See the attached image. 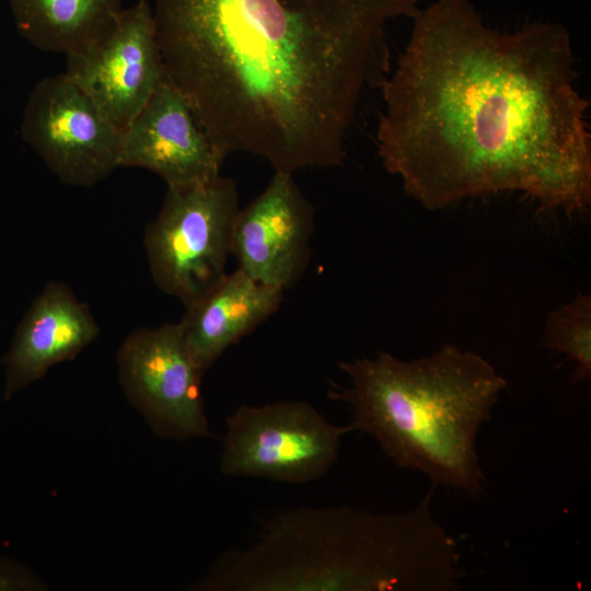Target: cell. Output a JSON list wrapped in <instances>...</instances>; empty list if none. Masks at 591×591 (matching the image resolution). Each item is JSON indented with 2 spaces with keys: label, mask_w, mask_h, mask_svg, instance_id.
<instances>
[{
  "label": "cell",
  "mask_w": 591,
  "mask_h": 591,
  "mask_svg": "<svg viewBox=\"0 0 591 591\" xmlns=\"http://www.w3.org/2000/svg\"><path fill=\"white\" fill-rule=\"evenodd\" d=\"M543 345L575 363L573 380L591 373V297L581 294L553 310L545 321Z\"/></svg>",
  "instance_id": "9a60e30c"
},
{
  "label": "cell",
  "mask_w": 591,
  "mask_h": 591,
  "mask_svg": "<svg viewBox=\"0 0 591 591\" xmlns=\"http://www.w3.org/2000/svg\"><path fill=\"white\" fill-rule=\"evenodd\" d=\"M223 161L166 76L121 131L119 165L146 169L167 187L206 183L220 175Z\"/></svg>",
  "instance_id": "8fae6325"
},
{
  "label": "cell",
  "mask_w": 591,
  "mask_h": 591,
  "mask_svg": "<svg viewBox=\"0 0 591 591\" xmlns=\"http://www.w3.org/2000/svg\"><path fill=\"white\" fill-rule=\"evenodd\" d=\"M302 506L266 521L258 538L222 553L194 591H453L454 538L432 515Z\"/></svg>",
  "instance_id": "3957f363"
},
{
  "label": "cell",
  "mask_w": 591,
  "mask_h": 591,
  "mask_svg": "<svg viewBox=\"0 0 591 591\" xmlns=\"http://www.w3.org/2000/svg\"><path fill=\"white\" fill-rule=\"evenodd\" d=\"M350 425L331 422L305 401L241 405L225 420L220 471L225 476L304 484L336 463Z\"/></svg>",
  "instance_id": "8992f818"
},
{
  "label": "cell",
  "mask_w": 591,
  "mask_h": 591,
  "mask_svg": "<svg viewBox=\"0 0 591 591\" xmlns=\"http://www.w3.org/2000/svg\"><path fill=\"white\" fill-rule=\"evenodd\" d=\"M239 210L236 184L221 174L202 184L167 187L143 233L157 287L185 308L211 290L227 275Z\"/></svg>",
  "instance_id": "5b68a950"
},
{
  "label": "cell",
  "mask_w": 591,
  "mask_h": 591,
  "mask_svg": "<svg viewBox=\"0 0 591 591\" xmlns=\"http://www.w3.org/2000/svg\"><path fill=\"white\" fill-rule=\"evenodd\" d=\"M380 90L384 169L425 208L520 192L543 210L591 200L588 100L560 23L488 27L470 0H436L412 18Z\"/></svg>",
  "instance_id": "6da1fadb"
},
{
  "label": "cell",
  "mask_w": 591,
  "mask_h": 591,
  "mask_svg": "<svg viewBox=\"0 0 591 591\" xmlns=\"http://www.w3.org/2000/svg\"><path fill=\"white\" fill-rule=\"evenodd\" d=\"M18 32L43 51L83 54L114 25L121 0H8Z\"/></svg>",
  "instance_id": "5bb4252c"
},
{
  "label": "cell",
  "mask_w": 591,
  "mask_h": 591,
  "mask_svg": "<svg viewBox=\"0 0 591 591\" xmlns=\"http://www.w3.org/2000/svg\"><path fill=\"white\" fill-rule=\"evenodd\" d=\"M20 134L67 185L91 187L120 167L121 130L66 72L35 83Z\"/></svg>",
  "instance_id": "52a82bcc"
},
{
  "label": "cell",
  "mask_w": 591,
  "mask_h": 591,
  "mask_svg": "<svg viewBox=\"0 0 591 591\" xmlns=\"http://www.w3.org/2000/svg\"><path fill=\"white\" fill-rule=\"evenodd\" d=\"M66 73L123 131L165 76L150 3L123 9L101 39L67 58Z\"/></svg>",
  "instance_id": "9c48e42d"
},
{
  "label": "cell",
  "mask_w": 591,
  "mask_h": 591,
  "mask_svg": "<svg viewBox=\"0 0 591 591\" xmlns=\"http://www.w3.org/2000/svg\"><path fill=\"white\" fill-rule=\"evenodd\" d=\"M99 334L91 310L71 288L48 282L25 312L2 359L4 399L40 380L54 366L76 359Z\"/></svg>",
  "instance_id": "7c38bea8"
},
{
  "label": "cell",
  "mask_w": 591,
  "mask_h": 591,
  "mask_svg": "<svg viewBox=\"0 0 591 591\" xmlns=\"http://www.w3.org/2000/svg\"><path fill=\"white\" fill-rule=\"evenodd\" d=\"M47 584L28 567L0 555V591H44Z\"/></svg>",
  "instance_id": "2e32d148"
},
{
  "label": "cell",
  "mask_w": 591,
  "mask_h": 591,
  "mask_svg": "<svg viewBox=\"0 0 591 591\" xmlns=\"http://www.w3.org/2000/svg\"><path fill=\"white\" fill-rule=\"evenodd\" d=\"M419 0H153L165 76L224 160L334 167L362 94L392 72L386 27Z\"/></svg>",
  "instance_id": "7a4b0ae2"
},
{
  "label": "cell",
  "mask_w": 591,
  "mask_h": 591,
  "mask_svg": "<svg viewBox=\"0 0 591 591\" xmlns=\"http://www.w3.org/2000/svg\"><path fill=\"white\" fill-rule=\"evenodd\" d=\"M339 368L347 383H332L327 394L348 406L352 431L371 436L397 466L433 485L482 493L476 437L507 387L489 361L444 345L412 361L380 352Z\"/></svg>",
  "instance_id": "277c9868"
},
{
  "label": "cell",
  "mask_w": 591,
  "mask_h": 591,
  "mask_svg": "<svg viewBox=\"0 0 591 591\" xmlns=\"http://www.w3.org/2000/svg\"><path fill=\"white\" fill-rule=\"evenodd\" d=\"M282 297L283 290L260 283L236 269L186 306L179 324L196 368L205 374L229 347L271 316Z\"/></svg>",
  "instance_id": "4fadbf2b"
},
{
  "label": "cell",
  "mask_w": 591,
  "mask_h": 591,
  "mask_svg": "<svg viewBox=\"0 0 591 591\" xmlns=\"http://www.w3.org/2000/svg\"><path fill=\"white\" fill-rule=\"evenodd\" d=\"M116 362L125 396L158 437L184 442L212 436L201 394L204 374L186 350L179 322L132 331Z\"/></svg>",
  "instance_id": "ba28073f"
},
{
  "label": "cell",
  "mask_w": 591,
  "mask_h": 591,
  "mask_svg": "<svg viewBox=\"0 0 591 591\" xmlns=\"http://www.w3.org/2000/svg\"><path fill=\"white\" fill-rule=\"evenodd\" d=\"M314 232V208L289 172L275 171L243 209L233 229L232 256L254 280L286 290L304 273Z\"/></svg>",
  "instance_id": "30bf717a"
}]
</instances>
